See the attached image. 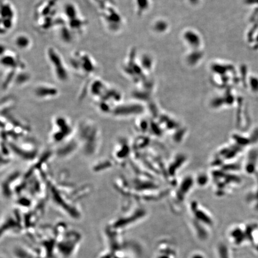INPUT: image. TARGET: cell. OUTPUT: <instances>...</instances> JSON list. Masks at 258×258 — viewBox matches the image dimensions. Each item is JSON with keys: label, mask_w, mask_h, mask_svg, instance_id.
I'll list each match as a JSON object with an SVG mask.
<instances>
[{"label": "cell", "mask_w": 258, "mask_h": 258, "mask_svg": "<svg viewBox=\"0 0 258 258\" xmlns=\"http://www.w3.org/2000/svg\"><path fill=\"white\" fill-rule=\"evenodd\" d=\"M75 135L80 149L87 156H94L100 150L102 135L100 128L92 120L84 119L76 125Z\"/></svg>", "instance_id": "obj_1"}, {"label": "cell", "mask_w": 258, "mask_h": 258, "mask_svg": "<svg viewBox=\"0 0 258 258\" xmlns=\"http://www.w3.org/2000/svg\"><path fill=\"white\" fill-rule=\"evenodd\" d=\"M58 0H44L35 8V20L37 26L42 30L56 28L59 16L57 13Z\"/></svg>", "instance_id": "obj_2"}, {"label": "cell", "mask_w": 258, "mask_h": 258, "mask_svg": "<svg viewBox=\"0 0 258 258\" xmlns=\"http://www.w3.org/2000/svg\"><path fill=\"white\" fill-rule=\"evenodd\" d=\"M76 126H73L69 118L64 116H57L51 121L50 140L53 144H60L75 135Z\"/></svg>", "instance_id": "obj_3"}, {"label": "cell", "mask_w": 258, "mask_h": 258, "mask_svg": "<svg viewBox=\"0 0 258 258\" xmlns=\"http://www.w3.org/2000/svg\"><path fill=\"white\" fill-rule=\"evenodd\" d=\"M69 64L72 69L82 77H91L97 70L95 60L84 50H78L74 51L69 57Z\"/></svg>", "instance_id": "obj_4"}, {"label": "cell", "mask_w": 258, "mask_h": 258, "mask_svg": "<svg viewBox=\"0 0 258 258\" xmlns=\"http://www.w3.org/2000/svg\"><path fill=\"white\" fill-rule=\"evenodd\" d=\"M46 54L55 78L60 82H67L69 78V71L59 51L55 47L49 46L46 49Z\"/></svg>", "instance_id": "obj_5"}, {"label": "cell", "mask_w": 258, "mask_h": 258, "mask_svg": "<svg viewBox=\"0 0 258 258\" xmlns=\"http://www.w3.org/2000/svg\"><path fill=\"white\" fill-rule=\"evenodd\" d=\"M99 16L109 33H119L125 25L123 17L116 5H107L99 8Z\"/></svg>", "instance_id": "obj_6"}, {"label": "cell", "mask_w": 258, "mask_h": 258, "mask_svg": "<svg viewBox=\"0 0 258 258\" xmlns=\"http://www.w3.org/2000/svg\"><path fill=\"white\" fill-rule=\"evenodd\" d=\"M14 154L25 160H33L37 157V147L34 141L18 139L6 142Z\"/></svg>", "instance_id": "obj_7"}, {"label": "cell", "mask_w": 258, "mask_h": 258, "mask_svg": "<svg viewBox=\"0 0 258 258\" xmlns=\"http://www.w3.org/2000/svg\"><path fill=\"white\" fill-rule=\"evenodd\" d=\"M0 15V32L5 35L14 28L16 19L15 6L9 0H1Z\"/></svg>", "instance_id": "obj_8"}, {"label": "cell", "mask_w": 258, "mask_h": 258, "mask_svg": "<svg viewBox=\"0 0 258 258\" xmlns=\"http://www.w3.org/2000/svg\"><path fill=\"white\" fill-rule=\"evenodd\" d=\"M1 65L7 70H24L26 65L20 56L12 50H8L1 44Z\"/></svg>", "instance_id": "obj_9"}, {"label": "cell", "mask_w": 258, "mask_h": 258, "mask_svg": "<svg viewBox=\"0 0 258 258\" xmlns=\"http://www.w3.org/2000/svg\"><path fill=\"white\" fill-rule=\"evenodd\" d=\"M110 86L103 80L95 78H93L86 84L84 90L81 93L80 98L84 97V93H88L95 99V102L99 100L108 91Z\"/></svg>", "instance_id": "obj_10"}, {"label": "cell", "mask_w": 258, "mask_h": 258, "mask_svg": "<svg viewBox=\"0 0 258 258\" xmlns=\"http://www.w3.org/2000/svg\"><path fill=\"white\" fill-rule=\"evenodd\" d=\"M59 94V90L55 86L47 83L38 84L34 89L35 97L42 100H47L56 98Z\"/></svg>", "instance_id": "obj_11"}, {"label": "cell", "mask_w": 258, "mask_h": 258, "mask_svg": "<svg viewBox=\"0 0 258 258\" xmlns=\"http://www.w3.org/2000/svg\"><path fill=\"white\" fill-rule=\"evenodd\" d=\"M59 145V148L56 151V154L59 157L63 158L71 156L74 154L78 149L80 148L76 135L68 140L60 144Z\"/></svg>", "instance_id": "obj_12"}, {"label": "cell", "mask_w": 258, "mask_h": 258, "mask_svg": "<svg viewBox=\"0 0 258 258\" xmlns=\"http://www.w3.org/2000/svg\"><path fill=\"white\" fill-rule=\"evenodd\" d=\"M13 43L17 49L26 51L32 46V39L26 34L19 33L14 38Z\"/></svg>", "instance_id": "obj_13"}, {"label": "cell", "mask_w": 258, "mask_h": 258, "mask_svg": "<svg viewBox=\"0 0 258 258\" xmlns=\"http://www.w3.org/2000/svg\"><path fill=\"white\" fill-rule=\"evenodd\" d=\"M183 39L187 44L192 48L197 49L201 44L200 35L192 30H185L183 33Z\"/></svg>", "instance_id": "obj_14"}, {"label": "cell", "mask_w": 258, "mask_h": 258, "mask_svg": "<svg viewBox=\"0 0 258 258\" xmlns=\"http://www.w3.org/2000/svg\"><path fill=\"white\" fill-rule=\"evenodd\" d=\"M80 15H81L80 13L79 9L75 3L73 2H68L64 4L62 16L64 18L66 22L75 19Z\"/></svg>", "instance_id": "obj_15"}, {"label": "cell", "mask_w": 258, "mask_h": 258, "mask_svg": "<svg viewBox=\"0 0 258 258\" xmlns=\"http://www.w3.org/2000/svg\"><path fill=\"white\" fill-rule=\"evenodd\" d=\"M57 33L60 40L65 44H71L75 34L66 25V24L59 26Z\"/></svg>", "instance_id": "obj_16"}, {"label": "cell", "mask_w": 258, "mask_h": 258, "mask_svg": "<svg viewBox=\"0 0 258 258\" xmlns=\"http://www.w3.org/2000/svg\"><path fill=\"white\" fill-rule=\"evenodd\" d=\"M30 77H30V74L26 71V69L18 71L15 76L14 84L16 86H22L25 85L29 81Z\"/></svg>", "instance_id": "obj_17"}, {"label": "cell", "mask_w": 258, "mask_h": 258, "mask_svg": "<svg viewBox=\"0 0 258 258\" xmlns=\"http://www.w3.org/2000/svg\"><path fill=\"white\" fill-rule=\"evenodd\" d=\"M112 166V163L110 161V159H101L95 162L93 166V170L96 172H99L109 169Z\"/></svg>", "instance_id": "obj_18"}, {"label": "cell", "mask_w": 258, "mask_h": 258, "mask_svg": "<svg viewBox=\"0 0 258 258\" xmlns=\"http://www.w3.org/2000/svg\"><path fill=\"white\" fill-rule=\"evenodd\" d=\"M138 15H142L147 11L149 7V0H134Z\"/></svg>", "instance_id": "obj_19"}, {"label": "cell", "mask_w": 258, "mask_h": 258, "mask_svg": "<svg viewBox=\"0 0 258 258\" xmlns=\"http://www.w3.org/2000/svg\"><path fill=\"white\" fill-rule=\"evenodd\" d=\"M248 81L249 86L253 90V91H258V76L255 74H250L248 78L247 79Z\"/></svg>", "instance_id": "obj_20"}, {"label": "cell", "mask_w": 258, "mask_h": 258, "mask_svg": "<svg viewBox=\"0 0 258 258\" xmlns=\"http://www.w3.org/2000/svg\"><path fill=\"white\" fill-rule=\"evenodd\" d=\"M93 2L96 4L99 8L102 7L107 5H115L116 2L114 0H91Z\"/></svg>", "instance_id": "obj_21"}, {"label": "cell", "mask_w": 258, "mask_h": 258, "mask_svg": "<svg viewBox=\"0 0 258 258\" xmlns=\"http://www.w3.org/2000/svg\"><path fill=\"white\" fill-rule=\"evenodd\" d=\"M256 42L257 43H258V34H257V38H256ZM257 45V47H258V43L256 44Z\"/></svg>", "instance_id": "obj_22"}]
</instances>
